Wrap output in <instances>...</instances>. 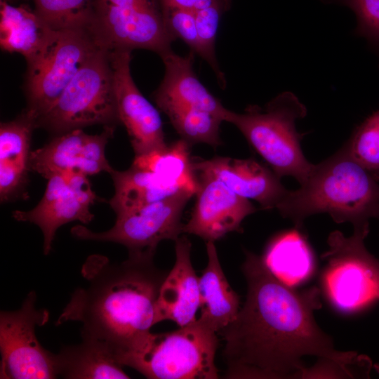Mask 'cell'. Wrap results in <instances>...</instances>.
I'll return each mask as SVG.
<instances>
[{
	"label": "cell",
	"mask_w": 379,
	"mask_h": 379,
	"mask_svg": "<svg viewBox=\"0 0 379 379\" xmlns=\"http://www.w3.org/2000/svg\"><path fill=\"white\" fill-rule=\"evenodd\" d=\"M241 270L247 295L236 319L218 333L225 340V378H298L307 355L345 361L354 352H340L317 324L321 291H297L278 280L260 256L246 251Z\"/></svg>",
	"instance_id": "1"
},
{
	"label": "cell",
	"mask_w": 379,
	"mask_h": 379,
	"mask_svg": "<svg viewBox=\"0 0 379 379\" xmlns=\"http://www.w3.org/2000/svg\"><path fill=\"white\" fill-rule=\"evenodd\" d=\"M153 259L128 255L115 264L100 255L90 256L82 270L88 284L76 290L56 324L81 322V338L107 344L117 360L156 324L157 302L167 274Z\"/></svg>",
	"instance_id": "2"
},
{
	"label": "cell",
	"mask_w": 379,
	"mask_h": 379,
	"mask_svg": "<svg viewBox=\"0 0 379 379\" xmlns=\"http://www.w3.org/2000/svg\"><path fill=\"white\" fill-rule=\"evenodd\" d=\"M279 213L302 228L305 218L327 213L337 223L369 232V220L379 219V184L343 145L312 168L300 187L288 192Z\"/></svg>",
	"instance_id": "3"
},
{
	"label": "cell",
	"mask_w": 379,
	"mask_h": 379,
	"mask_svg": "<svg viewBox=\"0 0 379 379\" xmlns=\"http://www.w3.org/2000/svg\"><path fill=\"white\" fill-rule=\"evenodd\" d=\"M307 108L291 91L272 99L264 107L249 105L243 113L230 110L227 122L234 125L251 147L279 177L291 176L302 184L313 164L305 158L295 123Z\"/></svg>",
	"instance_id": "4"
},
{
	"label": "cell",
	"mask_w": 379,
	"mask_h": 379,
	"mask_svg": "<svg viewBox=\"0 0 379 379\" xmlns=\"http://www.w3.org/2000/svg\"><path fill=\"white\" fill-rule=\"evenodd\" d=\"M216 333L199 319L179 329L147 334L117 357L147 378L216 379Z\"/></svg>",
	"instance_id": "5"
},
{
	"label": "cell",
	"mask_w": 379,
	"mask_h": 379,
	"mask_svg": "<svg viewBox=\"0 0 379 379\" xmlns=\"http://www.w3.org/2000/svg\"><path fill=\"white\" fill-rule=\"evenodd\" d=\"M368 232L354 230L345 237L333 231L321 255L325 265L319 289L331 308L341 314H360L379 300V261L365 246Z\"/></svg>",
	"instance_id": "6"
},
{
	"label": "cell",
	"mask_w": 379,
	"mask_h": 379,
	"mask_svg": "<svg viewBox=\"0 0 379 379\" xmlns=\"http://www.w3.org/2000/svg\"><path fill=\"white\" fill-rule=\"evenodd\" d=\"M36 123L55 135L95 124L120 123L109 51L99 48Z\"/></svg>",
	"instance_id": "7"
},
{
	"label": "cell",
	"mask_w": 379,
	"mask_h": 379,
	"mask_svg": "<svg viewBox=\"0 0 379 379\" xmlns=\"http://www.w3.org/2000/svg\"><path fill=\"white\" fill-rule=\"evenodd\" d=\"M90 32L102 48H142L161 57L175 39L168 30L160 0H93Z\"/></svg>",
	"instance_id": "8"
},
{
	"label": "cell",
	"mask_w": 379,
	"mask_h": 379,
	"mask_svg": "<svg viewBox=\"0 0 379 379\" xmlns=\"http://www.w3.org/2000/svg\"><path fill=\"white\" fill-rule=\"evenodd\" d=\"M36 295L31 291L20 309L0 315V378L53 379L58 377L56 354L44 348L35 328L46 324L49 312L36 309Z\"/></svg>",
	"instance_id": "9"
},
{
	"label": "cell",
	"mask_w": 379,
	"mask_h": 379,
	"mask_svg": "<svg viewBox=\"0 0 379 379\" xmlns=\"http://www.w3.org/2000/svg\"><path fill=\"white\" fill-rule=\"evenodd\" d=\"M194 194L180 191L136 211L117 216L109 230L95 232L85 226L72 228V234L82 240L111 241L126 246L128 255L154 256L159 243L175 241L182 232L183 210Z\"/></svg>",
	"instance_id": "10"
},
{
	"label": "cell",
	"mask_w": 379,
	"mask_h": 379,
	"mask_svg": "<svg viewBox=\"0 0 379 379\" xmlns=\"http://www.w3.org/2000/svg\"><path fill=\"white\" fill-rule=\"evenodd\" d=\"M86 29L58 31L45 55L27 68V109L37 119L55 103L69 81L88 59L99 48Z\"/></svg>",
	"instance_id": "11"
},
{
	"label": "cell",
	"mask_w": 379,
	"mask_h": 379,
	"mask_svg": "<svg viewBox=\"0 0 379 379\" xmlns=\"http://www.w3.org/2000/svg\"><path fill=\"white\" fill-rule=\"evenodd\" d=\"M98 199L88 176L76 172L58 173L48 179L44 194L34 208L14 211L13 217L40 228L44 253L48 255L59 227L75 220L86 225L92 221L94 215L90 208Z\"/></svg>",
	"instance_id": "12"
},
{
	"label": "cell",
	"mask_w": 379,
	"mask_h": 379,
	"mask_svg": "<svg viewBox=\"0 0 379 379\" xmlns=\"http://www.w3.org/2000/svg\"><path fill=\"white\" fill-rule=\"evenodd\" d=\"M109 59L120 123L126 128L135 157L164 148L162 121L158 110L142 95L131 73V51H111Z\"/></svg>",
	"instance_id": "13"
},
{
	"label": "cell",
	"mask_w": 379,
	"mask_h": 379,
	"mask_svg": "<svg viewBox=\"0 0 379 379\" xmlns=\"http://www.w3.org/2000/svg\"><path fill=\"white\" fill-rule=\"evenodd\" d=\"M115 126H104L99 134H86L82 128L55 135L48 144L32 151L30 170L46 179L53 175L76 172L86 176L114 168L105 157V147L113 138Z\"/></svg>",
	"instance_id": "14"
},
{
	"label": "cell",
	"mask_w": 379,
	"mask_h": 379,
	"mask_svg": "<svg viewBox=\"0 0 379 379\" xmlns=\"http://www.w3.org/2000/svg\"><path fill=\"white\" fill-rule=\"evenodd\" d=\"M196 173L198 178L196 203L182 232L213 242L229 232H241L242 221L257 211L255 207L212 175Z\"/></svg>",
	"instance_id": "15"
},
{
	"label": "cell",
	"mask_w": 379,
	"mask_h": 379,
	"mask_svg": "<svg viewBox=\"0 0 379 379\" xmlns=\"http://www.w3.org/2000/svg\"><path fill=\"white\" fill-rule=\"evenodd\" d=\"M195 171L212 175L230 190L247 199L259 203L263 209L280 206L288 190L270 167L253 159L214 157L194 161Z\"/></svg>",
	"instance_id": "16"
},
{
	"label": "cell",
	"mask_w": 379,
	"mask_h": 379,
	"mask_svg": "<svg viewBox=\"0 0 379 379\" xmlns=\"http://www.w3.org/2000/svg\"><path fill=\"white\" fill-rule=\"evenodd\" d=\"M190 241L186 237L175 241V262L166 274L159 293L156 324L171 320L179 327L194 322L199 308V278L191 262Z\"/></svg>",
	"instance_id": "17"
},
{
	"label": "cell",
	"mask_w": 379,
	"mask_h": 379,
	"mask_svg": "<svg viewBox=\"0 0 379 379\" xmlns=\"http://www.w3.org/2000/svg\"><path fill=\"white\" fill-rule=\"evenodd\" d=\"M194 53L191 51L181 56L171 51L161 57L165 73L154 100L161 110L174 106L194 108L213 113L227 121L230 110L197 78L193 69Z\"/></svg>",
	"instance_id": "18"
},
{
	"label": "cell",
	"mask_w": 379,
	"mask_h": 379,
	"mask_svg": "<svg viewBox=\"0 0 379 379\" xmlns=\"http://www.w3.org/2000/svg\"><path fill=\"white\" fill-rule=\"evenodd\" d=\"M36 116L27 109L15 119L0 125V200L8 202L25 195L30 171L32 135Z\"/></svg>",
	"instance_id": "19"
},
{
	"label": "cell",
	"mask_w": 379,
	"mask_h": 379,
	"mask_svg": "<svg viewBox=\"0 0 379 379\" xmlns=\"http://www.w3.org/2000/svg\"><path fill=\"white\" fill-rule=\"evenodd\" d=\"M53 30L27 5L0 3V46L3 51L24 56L27 68L36 64L54 42Z\"/></svg>",
	"instance_id": "20"
},
{
	"label": "cell",
	"mask_w": 379,
	"mask_h": 379,
	"mask_svg": "<svg viewBox=\"0 0 379 379\" xmlns=\"http://www.w3.org/2000/svg\"><path fill=\"white\" fill-rule=\"evenodd\" d=\"M260 258L278 280L293 288L310 280L316 270L313 249L302 228L295 226L271 237Z\"/></svg>",
	"instance_id": "21"
},
{
	"label": "cell",
	"mask_w": 379,
	"mask_h": 379,
	"mask_svg": "<svg viewBox=\"0 0 379 379\" xmlns=\"http://www.w3.org/2000/svg\"><path fill=\"white\" fill-rule=\"evenodd\" d=\"M208 263L199 278V320L218 333L231 324L240 310V299L227 281L219 262L213 241H206Z\"/></svg>",
	"instance_id": "22"
},
{
	"label": "cell",
	"mask_w": 379,
	"mask_h": 379,
	"mask_svg": "<svg viewBox=\"0 0 379 379\" xmlns=\"http://www.w3.org/2000/svg\"><path fill=\"white\" fill-rule=\"evenodd\" d=\"M62 347L56 354L58 375L70 379L129 378L110 347L93 338Z\"/></svg>",
	"instance_id": "23"
},
{
	"label": "cell",
	"mask_w": 379,
	"mask_h": 379,
	"mask_svg": "<svg viewBox=\"0 0 379 379\" xmlns=\"http://www.w3.org/2000/svg\"><path fill=\"white\" fill-rule=\"evenodd\" d=\"M110 175L114 194L109 204L117 217L182 191L169 186L154 172L133 164L126 171L114 169Z\"/></svg>",
	"instance_id": "24"
},
{
	"label": "cell",
	"mask_w": 379,
	"mask_h": 379,
	"mask_svg": "<svg viewBox=\"0 0 379 379\" xmlns=\"http://www.w3.org/2000/svg\"><path fill=\"white\" fill-rule=\"evenodd\" d=\"M190 145L181 138L163 149L135 157L133 164L154 172L171 187L195 194L198 178Z\"/></svg>",
	"instance_id": "25"
},
{
	"label": "cell",
	"mask_w": 379,
	"mask_h": 379,
	"mask_svg": "<svg viewBox=\"0 0 379 379\" xmlns=\"http://www.w3.org/2000/svg\"><path fill=\"white\" fill-rule=\"evenodd\" d=\"M163 111L181 138L190 145L204 143L214 148L222 144L220 126L224 121L217 115L194 108L168 107Z\"/></svg>",
	"instance_id": "26"
},
{
	"label": "cell",
	"mask_w": 379,
	"mask_h": 379,
	"mask_svg": "<svg viewBox=\"0 0 379 379\" xmlns=\"http://www.w3.org/2000/svg\"><path fill=\"white\" fill-rule=\"evenodd\" d=\"M35 12L53 30H89L93 0H32Z\"/></svg>",
	"instance_id": "27"
},
{
	"label": "cell",
	"mask_w": 379,
	"mask_h": 379,
	"mask_svg": "<svg viewBox=\"0 0 379 379\" xmlns=\"http://www.w3.org/2000/svg\"><path fill=\"white\" fill-rule=\"evenodd\" d=\"M349 154L379 181V109L368 116L344 145Z\"/></svg>",
	"instance_id": "28"
},
{
	"label": "cell",
	"mask_w": 379,
	"mask_h": 379,
	"mask_svg": "<svg viewBox=\"0 0 379 379\" xmlns=\"http://www.w3.org/2000/svg\"><path fill=\"white\" fill-rule=\"evenodd\" d=\"M227 9L224 6H215L195 13L199 45L198 55L210 65L223 86L225 79L216 60L215 42L220 17Z\"/></svg>",
	"instance_id": "29"
},
{
	"label": "cell",
	"mask_w": 379,
	"mask_h": 379,
	"mask_svg": "<svg viewBox=\"0 0 379 379\" xmlns=\"http://www.w3.org/2000/svg\"><path fill=\"white\" fill-rule=\"evenodd\" d=\"M314 366L305 367L298 378H368L372 363L365 355L357 354L345 361L319 358Z\"/></svg>",
	"instance_id": "30"
},
{
	"label": "cell",
	"mask_w": 379,
	"mask_h": 379,
	"mask_svg": "<svg viewBox=\"0 0 379 379\" xmlns=\"http://www.w3.org/2000/svg\"><path fill=\"white\" fill-rule=\"evenodd\" d=\"M324 4L346 6L356 15L354 34L364 38L379 51V0H320Z\"/></svg>",
	"instance_id": "31"
},
{
	"label": "cell",
	"mask_w": 379,
	"mask_h": 379,
	"mask_svg": "<svg viewBox=\"0 0 379 379\" xmlns=\"http://www.w3.org/2000/svg\"><path fill=\"white\" fill-rule=\"evenodd\" d=\"M162 6V5H161ZM166 26L176 39H182L198 54L199 50L195 13L192 11L169 6H162Z\"/></svg>",
	"instance_id": "32"
},
{
	"label": "cell",
	"mask_w": 379,
	"mask_h": 379,
	"mask_svg": "<svg viewBox=\"0 0 379 379\" xmlns=\"http://www.w3.org/2000/svg\"><path fill=\"white\" fill-rule=\"evenodd\" d=\"M162 6L187 9L196 13L199 10L215 6L229 8L230 0H160Z\"/></svg>",
	"instance_id": "33"
},
{
	"label": "cell",
	"mask_w": 379,
	"mask_h": 379,
	"mask_svg": "<svg viewBox=\"0 0 379 379\" xmlns=\"http://www.w3.org/2000/svg\"><path fill=\"white\" fill-rule=\"evenodd\" d=\"M4 1H10V0H4Z\"/></svg>",
	"instance_id": "34"
}]
</instances>
